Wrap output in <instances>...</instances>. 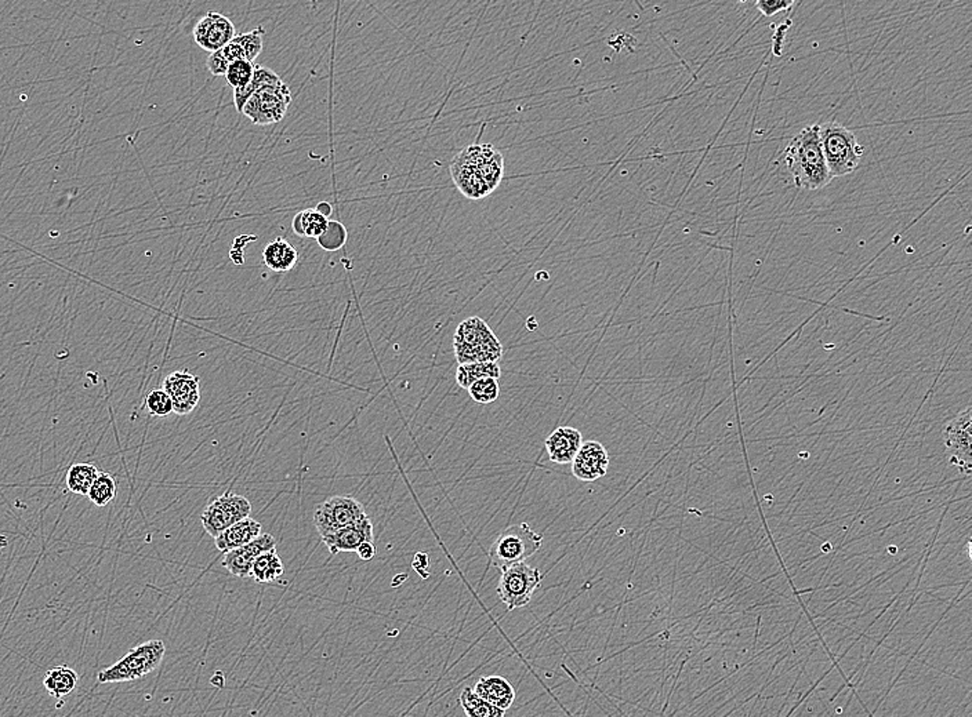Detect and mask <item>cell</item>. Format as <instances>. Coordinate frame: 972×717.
<instances>
[{
    "mask_svg": "<svg viewBox=\"0 0 972 717\" xmlns=\"http://www.w3.org/2000/svg\"><path fill=\"white\" fill-rule=\"evenodd\" d=\"M327 221L329 218L322 216L315 209H305L293 218V233L300 238L317 239L326 229Z\"/></svg>",
    "mask_w": 972,
    "mask_h": 717,
    "instance_id": "24",
    "label": "cell"
},
{
    "mask_svg": "<svg viewBox=\"0 0 972 717\" xmlns=\"http://www.w3.org/2000/svg\"><path fill=\"white\" fill-rule=\"evenodd\" d=\"M582 443V433L579 431L572 426H560L546 439L548 460L554 464H570Z\"/></svg>",
    "mask_w": 972,
    "mask_h": 717,
    "instance_id": "16",
    "label": "cell"
},
{
    "mask_svg": "<svg viewBox=\"0 0 972 717\" xmlns=\"http://www.w3.org/2000/svg\"><path fill=\"white\" fill-rule=\"evenodd\" d=\"M194 41L202 50H220L226 44L230 43L236 36L235 26L228 17L218 11H209L203 19H199L195 28L192 31Z\"/></svg>",
    "mask_w": 972,
    "mask_h": 717,
    "instance_id": "11",
    "label": "cell"
},
{
    "mask_svg": "<svg viewBox=\"0 0 972 717\" xmlns=\"http://www.w3.org/2000/svg\"><path fill=\"white\" fill-rule=\"evenodd\" d=\"M356 552L358 553L361 561H369L375 558L376 546L375 544H373V541H365L356 548Z\"/></svg>",
    "mask_w": 972,
    "mask_h": 717,
    "instance_id": "37",
    "label": "cell"
},
{
    "mask_svg": "<svg viewBox=\"0 0 972 717\" xmlns=\"http://www.w3.org/2000/svg\"><path fill=\"white\" fill-rule=\"evenodd\" d=\"M365 507L358 500L353 497L336 495L317 507L314 514V524L318 530L319 536L334 533L341 527L354 523L356 520L365 515Z\"/></svg>",
    "mask_w": 972,
    "mask_h": 717,
    "instance_id": "10",
    "label": "cell"
},
{
    "mask_svg": "<svg viewBox=\"0 0 972 717\" xmlns=\"http://www.w3.org/2000/svg\"><path fill=\"white\" fill-rule=\"evenodd\" d=\"M454 341L455 355L459 364L499 362L503 356L501 341L497 339L491 327L477 317L460 323Z\"/></svg>",
    "mask_w": 972,
    "mask_h": 717,
    "instance_id": "4",
    "label": "cell"
},
{
    "mask_svg": "<svg viewBox=\"0 0 972 717\" xmlns=\"http://www.w3.org/2000/svg\"><path fill=\"white\" fill-rule=\"evenodd\" d=\"M263 260L265 265L274 272H289L299 263V253L284 238H277L270 241L263 251Z\"/></svg>",
    "mask_w": 972,
    "mask_h": 717,
    "instance_id": "19",
    "label": "cell"
},
{
    "mask_svg": "<svg viewBox=\"0 0 972 717\" xmlns=\"http://www.w3.org/2000/svg\"><path fill=\"white\" fill-rule=\"evenodd\" d=\"M277 548V539L271 534H260L252 541L248 542L240 548L227 552L223 559V568H227L233 576L240 578H249L252 573L253 563L263 552Z\"/></svg>",
    "mask_w": 972,
    "mask_h": 717,
    "instance_id": "13",
    "label": "cell"
},
{
    "mask_svg": "<svg viewBox=\"0 0 972 717\" xmlns=\"http://www.w3.org/2000/svg\"><path fill=\"white\" fill-rule=\"evenodd\" d=\"M459 702L464 713L470 717H501L506 713L503 709L496 708L488 701L481 698L471 687H466L463 690Z\"/></svg>",
    "mask_w": 972,
    "mask_h": 717,
    "instance_id": "25",
    "label": "cell"
},
{
    "mask_svg": "<svg viewBox=\"0 0 972 717\" xmlns=\"http://www.w3.org/2000/svg\"><path fill=\"white\" fill-rule=\"evenodd\" d=\"M7 545H9V539H7V537L0 536V549L6 548Z\"/></svg>",
    "mask_w": 972,
    "mask_h": 717,
    "instance_id": "39",
    "label": "cell"
},
{
    "mask_svg": "<svg viewBox=\"0 0 972 717\" xmlns=\"http://www.w3.org/2000/svg\"><path fill=\"white\" fill-rule=\"evenodd\" d=\"M541 576L538 568L528 563L518 561L503 568L501 581L497 585V595L509 610L525 607L532 600L533 593L540 586Z\"/></svg>",
    "mask_w": 972,
    "mask_h": 717,
    "instance_id": "7",
    "label": "cell"
},
{
    "mask_svg": "<svg viewBox=\"0 0 972 717\" xmlns=\"http://www.w3.org/2000/svg\"><path fill=\"white\" fill-rule=\"evenodd\" d=\"M321 538L327 549L331 551V553L337 554L341 552H356L363 542L373 541L375 534H373V524H371V517L368 516V514H365L358 520H356L354 523L341 527V529L336 530L334 533L327 534V536L321 537Z\"/></svg>",
    "mask_w": 972,
    "mask_h": 717,
    "instance_id": "15",
    "label": "cell"
},
{
    "mask_svg": "<svg viewBox=\"0 0 972 717\" xmlns=\"http://www.w3.org/2000/svg\"><path fill=\"white\" fill-rule=\"evenodd\" d=\"M347 238H348V233H347L343 223L329 219L326 229L317 238V241H318L319 248H324V250L337 251L344 248Z\"/></svg>",
    "mask_w": 972,
    "mask_h": 717,
    "instance_id": "28",
    "label": "cell"
},
{
    "mask_svg": "<svg viewBox=\"0 0 972 717\" xmlns=\"http://www.w3.org/2000/svg\"><path fill=\"white\" fill-rule=\"evenodd\" d=\"M822 149L833 177L848 176L855 172L862 160L865 148L859 144L853 130L838 122L819 125Z\"/></svg>",
    "mask_w": 972,
    "mask_h": 717,
    "instance_id": "3",
    "label": "cell"
},
{
    "mask_svg": "<svg viewBox=\"0 0 972 717\" xmlns=\"http://www.w3.org/2000/svg\"><path fill=\"white\" fill-rule=\"evenodd\" d=\"M784 155L787 170L799 188L818 191L828 187L833 179L822 149L819 125L804 127L794 135Z\"/></svg>",
    "mask_w": 972,
    "mask_h": 717,
    "instance_id": "2",
    "label": "cell"
},
{
    "mask_svg": "<svg viewBox=\"0 0 972 717\" xmlns=\"http://www.w3.org/2000/svg\"><path fill=\"white\" fill-rule=\"evenodd\" d=\"M796 0H757V9L765 17H772L775 14L786 11L793 6Z\"/></svg>",
    "mask_w": 972,
    "mask_h": 717,
    "instance_id": "34",
    "label": "cell"
},
{
    "mask_svg": "<svg viewBox=\"0 0 972 717\" xmlns=\"http://www.w3.org/2000/svg\"><path fill=\"white\" fill-rule=\"evenodd\" d=\"M945 440L949 450L969 455L971 443V408L960 413L957 417L947 423L945 428Z\"/></svg>",
    "mask_w": 972,
    "mask_h": 717,
    "instance_id": "20",
    "label": "cell"
},
{
    "mask_svg": "<svg viewBox=\"0 0 972 717\" xmlns=\"http://www.w3.org/2000/svg\"><path fill=\"white\" fill-rule=\"evenodd\" d=\"M501 374L499 362H476V363H462L456 370V383L460 388L467 389L474 381L485 377L499 378Z\"/></svg>",
    "mask_w": 972,
    "mask_h": 717,
    "instance_id": "23",
    "label": "cell"
},
{
    "mask_svg": "<svg viewBox=\"0 0 972 717\" xmlns=\"http://www.w3.org/2000/svg\"><path fill=\"white\" fill-rule=\"evenodd\" d=\"M79 683V676L71 667H56L49 670L43 679V686L46 691L54 698H63L76 689Z\"/></svg>",
    "mask_w": 972,
    "mask_h": 717,
    "instance_id": "21",
    "label": "cell"
},
{
    "mask_svg": "<svg viewBox=\"0 0 972 717\" xmlns=\"http://www.w3.org/2000/svg\"><path fill=\"white\" fill-rule=\"evenodd\" d=\"M88 497L98 507H107L117 497V480L111 473L98 472Z\"/></svg>",
    "mask_w": 972,
    "mask_h": 717,
    "instance_id": "27",
    "label": "cell"
},
{
    "mask_svg": "<svg viewBox=\"0 0 972 717\" xmlns=\"http://www.w3.org/2000/svg\"><path fill=\"white\" fill-rule=\"evenodd\" d=\"M543 544V537L535 533L526 523L507 527L489 549V561L494 568H509L511 564L531 558Z\"/></svg>",
    "mask_w": 972,
    "mask_h": 717,
    "instance_id": "6",
    "label": "cell"
},
{
    "mask_svg": "<svg viewBox=\"0 0 972 717\" xmlns=\"http://www.w3.org/2000/svg\"><path fill=\"white\" fill-rule=\"evenodd\" d=\"M265 34L264 29L262 27H258L257 29L248 32V34H236V41L240 42L243 50H245L246 60L253 61L257 58L263 51V34Z\"/></svg>",
    "mask_w": 972,
    "mask_h": 717,
    "instance_id": "32",
    "label": "cell"
},
{
    "mask_svg": "<svg viewBox=\"0 0 972 717\" xmlns=\"http://www.w3.org/2000/svg\"><path fill=\"white\" fill-rule=\"evenodd\" d=\"M250 514L252 505L246 497L227 492L208 505L202 514V526L214 538L236 522L250 516Z\"/></svg>",
    "mask_w": 972,
    "mask_h": 717,
    "instance_id": "9",
    "label": "cell"
},
{
    "mask_svg": "<svg viewBox=\"0 0 972 717\" xmlns=\"http://www.w3.org/2000/svg\"><path fill=\"white\" fill-rule=\"evenodd\" d=\"M284 571L282 559L279 558L277 548H272L270 551L263 552L256 559L250 576L258 584L274 583L275 580L284 576Z\"/></svg>",
    "mask_w": 972,
    "mask_h": 717,
    "instance_id": "22",
    "label": "cell"
},
{
    "mask_svg": "<svg viewBox=\"0 0 972 717\" xmlns=\"http://www.w3.org/2000/svg\"><path fill=\"white\" fill-rule=\"evenodd\" d=\"M467 391H469L470 398L479 404L494 403L501 395V386H499L497 379L492 378V377L477 379L467 388Z\"/></svg>",
    "mask_w": 972,
    "mask_h": 717,
    "instance_id": "29",
    "label": "cell"
},
{
    "mask_svg": "<svg viewBox=\"0 0 972 717\" xmlns=\"http://www.w3.org/2000/svg\"><path fill=\"white\" fill-rule=\"evenodd\" d=\"M503 155L491 144H474L463 149L450 164V174L459 191L471 201L496 191L503 176Z\"/></svg>",
    "mask_w": 972,
    "mask_h": 717,
    "instance_id": "1",
    "label": "cell"
},
{
    "mask_svg": "<svg viewBox=\"0 0 972 717\" xmlns=\"http://www.w3.org/2000/svg\"><path fill=\"white\" fill-rule=\"evenodd\" d=\"M164 389L173 401V413L187 416L195 410L201 400L199 377L189 371H174L165 378Z\"/></svg>",
    "mask_w": 972,
    "mask_h": 717,
    "instance_id": "12",
    "label": "cell"
},
{
    "mask_svg": "<svg viewBox=\"0 0 972 717\" xmlns=\"http://www.w3.org/2000/svg\"><path fill=\"white\" fill-rule=\"evenodd\" d=\"M260 534H262V524L249 516L224 530L223 533L214 537L213 539L218 551L227 553L233 549L245 545Z\"/></svg>",
    "mask_w": 972,
    "mask_h": 717,
    "instance_id": "17",
    "label": "cell"
},
{
    "mask_svg": "<svg viewBox=\"0 0 972 717\" xmlns=\"http://www.w3.org/2000/svg\"><path fill=\"white\" fill-rule=\"evenodd\" d=\"M252 83L253 86H255V90L258 91L264 88H270V86L280 85V83H282V79H280L279 75H277L272 69L264 68V66L262 65H256Z\"/></svg>",
    "mask_w": 972,
    "mask_h": 717,
    "instance_id": "33",
    "label": "cell"
},
{
    "mask_svg": "<svg viewBox=\"0 0 972 717\" xmlns=\"http://www.w3.org/2000/svg\"><path fill=\"white\" fill-rule=\"evenodd\" d=\"M315 210L321 213L322 216L326 217V218H329V217L332 216V213H333V207L327 203V202H321L318 206L315 207Z\"/></svg>",
    "mask_w": 972,
    "mask_h": 717,
    "instance_id": "38",
    "label": "cell"
},
{
    "mask_svg": "<svg viewBox=\"0 0 972 717\" xmlns=\"http://www.w3.org/2000/svg\"><path fill=\"white\" fill-rule=\"evenodd\" d=\"M255 64L250 63V61H235V63L230 64L224 78L227 79L231 88H242V86L252 82L253 75H255Z\"/></svg>",
    "mask_w": 972,
    "mask_h": 717,
    "instance_id": "31",
    "label": "cell"
},
{
    "mask_svg": "<svg viewBox=\"0 0 972 717\" xmlns=\"http://www.w3.org/2000/svg\"><path fill=\"white\" fill-rule=\"evenodd\" d=\"M474 691L485 701L503 711L510 708L516 699V691L510 682L501 676L481 677L477 682Z\"/></svg>",
    "mask_w": 972,
    "mask_h": 717,
    "instance_id": "18",
    "label": "cell"
},
{
    "mask_svg": "<svg viewBox=\"0 0 972 717\" xmlns=\"http://www.w3.org/2000/svg\"><path fill=\"white\" fill-rule=\"evenodd\" d=\"M206 66H208L209 72L213 76H224L227 72L228 63L227 58L224 57L223 51L216 50L210 53L206 61Z\"/></svg>",
    "mask_w": 972,
    "mask_h": 717,
    "instance_id": "35",
    "label": "cell"
},
{
    "mask_svg": "<svg viewBox=\"0 0 972 717\" xmlns=\"http://www.w3.org/2000/svg\"><path fill=\"white\" fill-rule=\"evenodd\" d=\"M290 103H292V91L282 82L280 85L270 86L256 91L255 95L246 101L241 113L252 120L255 125H274L284 119Z\"/></svg>",
    "mask_w": 972,
    "mask_h": 717,
    "instance_id": "8",
    "label": "cell"
},
{
    "mask_svg": "<svg viewBox=\"0 0 972 717\" xmlns=\"http://www.w3.org/2000/svg\"><path fill=\"white\" fill-rule=\"evenodd\" d=\"M220 50L223 51L224 57L227 58L230 64L235 63V61L246 60L245 50L235 38L230 43L226 44L224 48H221Z\"/></svg>",
    "mask_w": 972,
    "mask_h": 717,
    "instance_id": "36",
    "label": "cell"
},
{
    "mask_svg": "<svg viewBox=\"0 0 972 717\" xmlns=\"http://www.w3.org/2000/svg\"><path fill=\"white\" fill-rule=\"evenodd\" d=\"M97 475L98 469L93 464H73L66 473V487L73 494L88 497V490Z\"/></svg>",
    "mask_w": 972,
    "mask_h": 717,
    "instance_id": "26",
    "label": "cell"
},
{
    "mask_svg": "<svg viewBox=\"0 0 972 717\" xmlns=\"http://www.w3.org/2000/svg\"><path fill=\"white\" fill-rule=\"evenodd\" d=\"M609 467V455L604 445L595 440L582 443L572 461V472L576 479L594 482L605 477Z\"/></svg>",
    "mask_w": 972,
    "mask_h": 717,
    "instance_id": "14",
    "label": "cell"
},
{
    "mask_svg": "<svg viewBox=\"0 0 972 717\" xmlns=\"http://www.w3.org/2000/svg\"><path fill=\"white\" fill-rule=\"evenodd\" d=\"M144 408L152 417H166L173 413V401L165 389H155L145 398Z\"/></svg>",
    "mask_w": 972,
    "mask_h": 717,
    "instance_id": "30",
    "label": "cell"
},
{
    "mask_svg": "<svg viewBox=\"0 0 972 717\" xmlns=\"http://www.w3.org/2000/svg\"><path fill=\"white\" fill-rule=\"evenodd\" d=\"M166 647L162 640H149L130 650L117 664L101 670L98 683H123L142 679L157 669L164 661Z\"/></svg>",
    "mask_w": 972,
    "mask_h": 717,
    "instance_id": "5",
    "label": "cell"
}]
</instances>
